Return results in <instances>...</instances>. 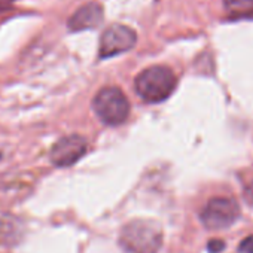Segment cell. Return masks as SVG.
I'll return each instance as SVG.
<instances>
[{
    "instance_id": "6da1fadb",
    "label": "cell",
    "mask_w": 253,
    "mask_h": 253,
    "mask_svg": "<svg viewBox=\"0 0 253 253\" xmlns=\"http://www.w3.org/2000/svg\"><path fill=\"white\" fill-rule=\"evenodd\" d=\"M119 244L126 253H158L163 229L151 220H133L122 228Z\"/></svg>"
},
{
    "instance_id": "7a4b0ae2",
    "label": "cell",
    "mask_w": 253,
    "mask_h": 253,
    "mask_svg": "<svg viewBox=\"0 0 253 253\" xmlns=\"http://www.w3.org/2000/svg\"><path fill=\"white\" fill-rule=\"evenodd\" d=\"M134 86L145 101L158 103L171 95L176 88V76L166 66H152L136 76Z\"/></svg>"
},
{
    "instance_id": "3957f363",
    "label": "cell",
    "mask_w": 253,
    "mask_h": 253,
    "mask_svg": "<svg viewBox=\"0 0 253 253\" xmlns=\"http://www.w3.org/2000/svg\"><path fill=\"white\" fill-rule=\"evenodd\" d=\"M92 109L106 125H119L130 115L128 98L116 86L101 88L92 100Z\"/></svg>"
},
{
    "instance_id": "277c9868",
    "label": "cell",
    "mask_w": 253,
    "mask_h": 253,
    "mask_svg": "<svg viewBox=\"0 0 253 253\" xmlns=\"http://www.w3.org/2000/svg\"><path fill=\"white\" fill-rule=\"evenodd\" d=\"M240 216V206L226 197L211 198L201 211V222L209 229H225L235 223Z\"/></svg>"
},
{
    "instance_id": "5b68a950",
    "label": "cell",
    "mask_w": 253,
    "mask_h": 253,
    "mask_svg": "<svg viewBox=\"0 0 253 253\" xmlns=\"http://www.w3.org/2000/svg\"><path fill=\"white\" fill-rule=\"evenodd\" d=\"M136 41L137 35L133 29L122 24H113L107 27L101 35L100 58H109L130 51L136 45Z\"/></svg>"
},
{
    "instance_id": "8992f818",
    "label": "cell",
    "mask_w": 253,
    "mask_h": 253,
    "mask_svg": "<svg viewBox=\"0 0 253 253\" xmlns=\"http://www.w3.org/2000/svg\"><path fill=\"white\" fill-rule=\"evenodd\" d=\"M86 152V142L84 137L72 134L60 139L51 149V161L57 167H69L78 163Z\"/></svg>"
},
{
    "instance_id": "52a82bcc",
    "label": "cell",
    "mask_w": 253,
    "mask_h": 253,
    "mask_svg": "<svg viewBox=\"0 0 253 253\" xmlns=\"http://www.w3.org/2000/svg\"><path fill=\"white\" fill-rule=\"evenodd\" d=\"M104 18V12L101 5L91 2L88 5L81 6L67 21V27L72 32H82L88 29H94L101 24Z\"/></svg>"
},
{
    "instance_id": "ba28073f",
    "label": "cell",
    "mask_w": 253,
    "mask_h": 253,
    "mask_svg": "<svg viewBox=\"0 0 253 253\" xmlns=\"http://www.w3.org/2000/svg\"><path fill=\"white\" fill-rule=\"evenodd\" d=\"M225 9L232 18L253 17V0H223Z\"/></svg>"
},
{
    "instance_id": "9c48e42d",
    "label": "cell",
    "mask_w": 253,
    "mask_h": 253,
    "mask_svg": "<svg viewBox=\"0 0 253 253\" xmlns=\"http://www.w3.org/2000/svg\"><path fill=\"white\" fill-rule=\"evenodd\" d=\"M238 252L240 253H253V235H249L247 238H244L240 243Z\"/></svg>"
},
{
    "instance_id": "30bf717a",
    "label": "cell",
    "mask_w": 253,
    "mask_h": 253,
    "mask_svg": "<svg viewBox=\"0 0 253 253\" xmlns=\"http://www.w3.org/2000/svg\"><path fill=\"white\" fill-rule=\"evenodd\" d=\"M209 250L211 253H219L220 250H223V241L222 240H211V241H209Z\"/></svg>"
},
{
    "instance_id": "8fae6325",
    "label": "cell",
    "mask_w": 253,
    "mask_h": 253,
    "mask_svg": "<svg viewBox=\"0 0 253 253\" xmlns=\"http://www.w3.org/2000/svg\"><path fill=\"white\" fill-rule=\"evenodd\" d=\"M244 198L247 200V203L250 206H253V182L246 186V189H244Z\"/></svg>"
},
{
    "instance_id": "7c38bea8",
    "label": "cell",
    "mask_w": 253,
    "mask_h": 253,
    "mask_svg": "<svg viewBox=\"0 0 253 253\" xmlns=\"http://www.w3.org/2000/svg\"><path fill=\"white\" fill-rule=\"evenodd\" d=\"M14 2H15V0H0V12L9 9L14 5Z\"/></svg>"
}]
</instances>
